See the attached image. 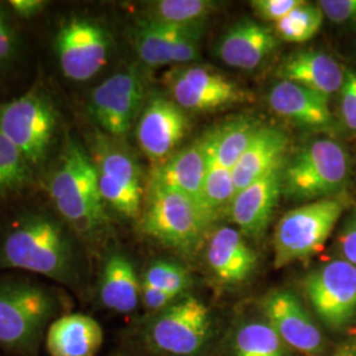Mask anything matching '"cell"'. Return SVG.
I'll use <instances>...</instances> for the list:
<instances>
[{"mask_svg": "<svg viewBox=\"0 0 356 356\" xmlns=\"http://www.w3.org/2000/svg\"><path fill=\"white\" fill-rule=\"evenodd\" d=\"M76 234L56 218L31 213L7 229L0 245V267L22 269L74 288L82 281Z\"/></svg>", "mask_w": 356, "mask_h": 356, "instance_id": "6da1fadb", "label": "cell"}, {"mask_svg": "<svg viewBox=\"0 0 356 356\" xmlns=\"http://www.w3.org/2000/svg\"><path fill=\"white\" fill-rule=\"evenodd\" d=\"M51 202L76 236L92 241L107 226L97 169L76 138H67L48 182Z\"/></svg>", "mask_w": 356, "mask_h": 356, "instance_id": "7a4b0ae2", "label": "cell"}, {"mask_svg": "<svg viewBox=\"0 0 356 356\" xmlns=\"http://www.w3.org/2000/svg\"><path fill=\"white\" fill-rule=\"evenodd\" d=\"M63 296L36 281L0 279V347L33 355L51 322L64 316Z\"/></svg>", "mask_w": 356, "mask_h": 356, "instance_id": "3957f363", "label": "cell"}, {"mask_svg": "<svg viewBox=\"0 0 356 356\" xmlns=\"http://www.w3.org/2000/svg\"><path fill=\"white\" fill-rule=\"evenodd\" d=\"M57 126L58 113L42 89L35 88L10 102L0 103V134L29 165H40L47 160Z\"/></svg>", "mask_w": 356, "mask_h": 356, "instance_id": "277c9868", "label": "cell"}, {"mask_svg": "<svg viewBox=\"0 0 356 356\" xmlns=\"http://www.w3.org/2000/svg\"><path fill=\"white\" fill-rule=\"evenodd\" d=\"M213 220L198 201L177 191L149 185L141 229L154 241L178 251L191 252Z\"/></svg>", "mask_w": 356, "mask_h": 356, "instance_id": "5b68a950", "label": "cell"}, {"mask_svg": "<svg viewBox=\"0 0 356 356\" xmlns=\"http://www.w3.org/2000/svg\"><path fill=\"white\" fill-rule=\"evenodd\" d=\"M348 159L343 147L330 139L305 145L282 169V194L294 201L331 198L346 184Z\"/></svg>", "mask_w": 356, "mask_h": 356, "instance_id": "8992f818", "label": "cell"}, {"mask_svg": "<svg viewBox=\"0 0 356 356\" xmlns=\"http://www.w3.org/2000/svg\"><path fill=\"white\" fill-rule=\"evenodd\" d=\"M343 210V202L331 197L286 213L275 229V267H285L321 251Z\"/></svg>", "mask_w": 356, "mask_h": 356, "instance_id": "52a82bcc", "label": "cell"}, {"mask_svg": "<svg viewBox=\"0 0 356 356\" xmlns=\"http://www.w3.org/2000/svg\"><path fill=\"white\" fill-rule=\"evenodd\" d=\"M104 204L126 218H136L144 197L143 175L135 157L107 138H98L90 154Z\"/></svg>", "mask_w": 356, "mask_h": 356, "instance_id": "ba28073f", "label": "cell"}, {"mask_svg": "<svg viewBox=\"0 0 356 356\" xmlns=\"http://www.w3.org/2000/svg\"><path fill=\"white\" fill-rule=\"evenodd\" d=\"M210 316L202 301L188 297L168 306L149 322L147 341L156 351L172 356L197 354L209 337Z\"/></svg>", "mask_w": 356, "mask_h": 356, "instance_id": "9c48e42d", "label": "cell"}, {"mask_svg": "<svg viewBox=\"0 0 356 356\" xmlns=\"http://www.w3.org/2000/svg\"><path fill=\"white\" fill-rule=\"evenodd\" d=\"M110 36L99 23L86 17H72L60 26L54 49L64 76L74 82H86L107 63Z\"/></svg>", "mask_w": 356, "mask_h": 356, "instance_id": "30bf717a", "label": "cell"}, {"mask_svg": "<svg viewBox=\"0 0 356 356\" xmlns=\"http://www.w3.org/2000/svg\"><path fill=\"white\" fill-rule=\"evenodd\" d=\"M144 95V82L136 70L119 72L92 90L89 114L107 135L123 138L139 116Z\"/></svg>", "mask_w": 356, "mask_h": 356, "instance_id": "8fae6325", "label": "cell"}, {"mask_svg": "<svg viewBox=\"0 0 356 356\" xmlns=\"http://www.w3.org/2000/svg\"><path fill=\"white\" fill-rule=\"evenodd\" d=\"M307 297L319 318L341 329L356 314V267L334 260L312 272L305 280Z\"/></svg>", "mask_w": 356, "mask_h": 356, "instance_id": "7c38bea8", "label": "cell"}, {"mask_svg": "<svg viewBox=\"0 0 356 356\" xmlns=\"http://www.w3.org/2000/svg\"><path fill=\"white\" fill-rule=\"evenodd\" d=\"M172 101L182 110L214 111L247 101V92L226 76L202 66H189L166 76Z\"/></svg>", "mask_w": 356, "mask_h": 356, "instance_id": "4fadbf2b", "label": "cell"}, {"mask_svg": "<svg viewBox=\"0 0 356 356\" xmlns=\"http://www.w3.org/2000/svg\"><path fill=\"white\" fill-rule=\"evenodd\" d=\"M188 131V118L177 103L156 97L139 116L136 139L141 151L152 161H165Z\"/></svg>", "mask_w": 356, "mask_h": 356, "instance_id": "5bb4252c", "label": "cell"}, {"mask_svg": "<svg viewBox=\"0 0 356 356\" xmlns=\"http://www.w3.org/2000/svg\"><path fill=\"white\" fill-rule=\"evenodd\" d=\"M263 306L269 325L284 343L304 354H317L322 350L323 338L321 331L292 292L269 293Z\"/></svg>", "mask_w": 356, "mask_h": 356, "instance_id": "9a60e30c", "label": "cell"}, {"mask_svg": "<svg viewBox=\"0 0 356 356\" xmlns=\"http://www.w3.org/2000/svg\"><path fill=\"white\" fill-rule=\"evenodd\" d=\"M282 166L236 193L229 213L244 234L259 236L267 229L282 194Z\"/></svg>", "mask_w": 356, "mask_h": 356, "instance_id": "2e32d148", "label": "cell"}, {"mask_svg": "<svg viewBox=\"0 0 356 356\" xmlns=\"http://www.w3.org/2000/svg\"><path fill=\"white\" fill-rule=\"evenodd\" d=\"M279 44L280 38L273 29L245 19L234 24L225 33L218 45V54L229 66L254 70Z\"/></svg>", "mask_w": 356, "mask_h": 356, "instance_id": "e0dca14e", "label": "cell"}, {"mask_svg": "<svg viewBox=\"0 0 356 356\" xmlns=\"http://www.w3.org/2000/svg\"><path fill=\"white\" fill-rule=\"evenodd\" d=\"M209 159L202 141L173 153L153 169L149 185L185 194L201 204ZM204 207V206H202Z\"/></svg>", "mask_w": 356, "mask_h": 356, "instance_id": "ac0fdd59", "label": "cell"}, {"mask_svg": "<svg viewBox=\"0 0 356 356\" xmlns=\"http://www.w3.org/2000/svg\"><path fill=\"white\" fill-rule=\"evenodd\" d=\"M269 106L300 127L325 128L332 123L327 97L289 81H280L270 89Z\"/></svg>", "mask_w": 356, "mask_h": 356, "instance_id": "d6986e66", "label": "cell"}, {"mask_svg": "<svg viewBox=\"0 0 356 356\" xmlns=\"http://www.w3.org/2000/svg\"><path fill=\"white\" fill-rule=\"evenodd\" d=\"M344 72L329 54L322 51H302L285 57L277 70L282 81H289L313 90L325 97L341 91L344 82Z\"/></svg>", "mask_w": 356, "mask_h": 356, "instance_id": "ffe728a7", "label": "cell"}, {"mask_svg": "<svg viewBox=\"0 0 356 356\" xmlns=\"http://www.w3.org/2000/svg\"><path fill=\"white\" fill-rule=\"evenodd\" d=\"M102 344L99 322L81 313H66L58 317L45 334L49 356H95Z\"/></svg>", "mask_w": 356, "mask_h": 356, "instance_id": "44dd1931", "label": "cell"}, {"mask_svg": "<svg viewBox=\"0 0 356 356\" xmlns=\"http://www.w3.org/2000/svg\"><path fill=\"white\" fill-rule=\"evenodd\" d=\"M286 135L276 127L260 126L245 152L232 169L236 193L284 165Z\"/></svg>", "mask_w": 356, "mask_h": 356, "instance_id": "7402d4cb", "label": "cell"}, {"mask_svg": "<svg viewBox=\"0 0 356 356\" xmlns=\"http://www.w3.org/2000/svg\"><path fill=\"white\" fill-rule=\"evenodd\" d=\"M207 261L219 280L238 284L251 276L257 257L238 229L222 227L210 239Z\"/></svg>", "mask_w": 356, "mask_h": 356, "instance_id": "603a6c76", "label": "cell"}, {"mask_svg": "<svg viewBox=\"0 0 356 356\" xmlns=\"http://www.w3.org/2000/svg\"><path fill=\"white\" fill-rule=\"evenodd\" d=\"M141 285L132 261L126 254L114 252L104 263L99 282L101 302L107 309L128 314L140 301Z\"/></svg>", "mask_w": 356, "mask_h": 356, "instance_id": "cb8c5ba5", "label": "cell"}, {"mask_svg": "<svg viewBox=\"0 0 356 356\" xmlns=\"http://www.w3.org/2000/svg\"><path fill=\"white\" fill-rule=\"evenodd\" d=\"M260 124L252 119L236 118L213 129L201 139L209 164L234 169L251 144Z\"/></svg>", "mask_w": 356, "mask_h": 356, "instance_id": "d4e9b609", "label": "cell"}, {"mask_svg": "<svg viewBox=\"0 0 356 356\" xmlns=\"http://www.w3.org/2000/svg\"><path fill=\"white\" fill-rule=\"evenodd\" d=\"M134 40L143 64L149 67L173 64L176 26L145 19L135 28Z\"/></svg>", "mask_w": 356, "mask_h": 356, "instance_id": "484cf974", "label": "cell"}, {"mask_svg": "<svg viewBox=\"0 0 356 356\" xmlns=\"http://www.w3.org/2000/svg\"><path fill=\"white\" fill-rule=\"evenodd\" d=\"M216 7L210 0H159L149 3L147 19L169 26L200 24Z\"/></svg>", "mask_w": 356, "mask_h": 356, "instance_id": "4316f807", "label": "cell"}, {"mask_svg": "<svg viewBox=\"0 0 356 356\" xmlns=\"http://www.w3.org/2000/svg\"><path fill=\"white\" fill-rule=\"evenodd\" d=\"M235 356H285V343L269 323L242 326L235 338Z\"/></svg>", "mask_w": 356, "mask_h": 356, "instance_id": "83f0119b", "label": "cell"}, {"mask_svg": "<svg viewBox=\"0 0 356 356\" xmlns=\"http://www.w3.org/2000/svg\"><path fill=\"white\" fill-rule=\"evenodd\" d=\"M323 13L317 6L301 1L280 22L275 23L276 36L286 42H306L318 33L323 23Z\"/></svg>", "mask_w": 356, "mask_h": 356, "instance_id": "f1b7e54d", "label": "cell"}, {"mask_svg": "<svg viewBox=\"0 0 356 356\" xmlns=\"http://www.w3.org/2000/svg\"><path fill=\"white\" fill-rule=\"evenodd\" d=\"M235 195L236 186L232 170L216 164H209L201 194V204L204 210L216 219L223 209L231 207Z\"/></svg>", "mask_w": 356, "mask_h": 356, "instance_id": "f546056e", "label": "cell"}, {"mask_svg": "<svg viewBox=\"0 0 356 356\" xmlns=\"http://www.w3.org/2000/svg\"><path fill=\"white\" fill-rule=\"evenodd\" d=\"M32 179L24 156L0 134V195L20 191Z\"/></svg>", "mask_w": 356, "mask_h": 356, "instance_id": "4dcf8cb0", "label": "cell"}, {"mask_svg": "<svg viewBox=\"0 0 356 356\" xmlns=\"http://www.w3.org/2000/svg\"><path fill=\"white\" fill-rule=\"evenodd\" d=\"M143 282L178 296L191 285V277L185 268L176 263L160 260L147 269Z\"/></svg>", "mask_w": 356, "mask_h": 356, "instance_id": "1f68e13d", "label": "cell"}, {"mask_svg": "<svg viewBox=\"0 0 356 356\" xmlns=\"http://www.w3.org/2000/svg\"><path fill=\"white\" fill-rule=\"evenodd\" d=\"M202 33L204 23L191 26H176L173 64H189L198 57Z\"/></svg>", "mask_w": 356, "mask_h": 356, "instance_id": "d6a6232c", "label": "cell"}, {"mask_svg": "<svg viewBox=\"0 0 356 356\" xmlns=\"http://www.w3.org/2000/svg\"><path fill=\"white\" fill-rule=\"evenodd\" d=\"M341 115L346 128L356 134V70H347L341 89Z\"/></svg>", "mask_w": 356, "mask_h": 356, "instance_id": "836d02e7", "label": "cell"}, {"mask_svg": "<svg viewBox=\"0 0 356 356\" xmlns=\"http://www.w3.org/2000/svg\"><path fill=\"white\" fill-rule=\"evenodd\" d=\"M300 3L301 0H254L251 1V7L260 19L277 23Z\"/></svg>", "mask_w": 356, "mask_h": 356, "instance_id": "e575fe53", "label": "cell"}, {"mask_svg": "<svg viewBox=\"0 0 356 356\" xmlns=\"http://www.w3.org/2000/svg\"><path fill=\"white\" fill-rule=\"evenodd\" d=\"M318 7L332 23L344 24L356 22V0H321Z\"/></svg>", "mask_w": 356, "mask_h": 356, "instance_id": "d590c367", "label": "cell"}, {"mask_svg": "<svg viewBox=\"0 0 356 356\" xmlns=\"http://www.w3.org/2000/svg\"><path fill=\"white\" fill-rule=\"evenodd\" d=\"M176 298H177V294L175 293L166 292L157 286L141 282V302L149 310L161 312L168 306L172 305Z\"/></svg>", "mask_w": 356, "mask_h": 356, "instance_id": "8d00e7d4", "label": "cell"}, {"mask_svg": "<svg viewBox=\"0 0 356 356\" xmlns=\"http://www.w3.org/2000/svg\"><path fill=\"white\" fill-rule=\"evenodd\" d=\"M16 51V36L6 15L0 13V64L10 61Z\"/></svg>", "mask_w": 356, "mask_h": 356, "instance_id": "74e56055", "label": "cell"}, {"mask_svg": "<svg viewBox=\"0 0 356 356\" xmlns=\"http://www.w3.org/2000/svg\"><path fill=\"white\" fill-rule=\"evenodd\" d=\"M339 245L346 261L356 267V214L344 225L339 235Z\"/></svg>", "mask_w": 356, "mask_h": 356, "instance_id": "f35d334b", "label": "cell"}, {"mask_svg": "<svg viewBox=\"0 0 356 356\" xmlns=\"http://www.w3.org/2000/svg\"><path fill=\"white\" fill-rule=\"evenodd\" d=\"M48 1L44 0H11L10 6L19 17L31 19L42 13Z\"/></svg>", "mask_w": 356, "mask_h": 356, "instance_id": "ab89813d", "label": "cell"}, {"mask_svg": "<svg viewBox=\"0 0 356 356\" xmlns=\"http://www.w3.org/2000/svg\"><path fill=\"white\" fill-rule=\"evenodd\" d=\"M332 356H356L355 354H353L351 351H347V350H342V351H338L337 354H334Z\"/></svg>", "mask_w": 356, "mask_h": 356, "instance_id": "60d3db41", "label": "cell"}]
</instances>
